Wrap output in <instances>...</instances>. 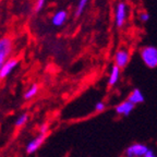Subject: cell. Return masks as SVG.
I'll return each mask as SVG.
<instances>
[{
	"mask_svg": "<svg viewBox=\"0 0 157 157\" xmlns=\"http://www.w3.org/2000/svg\"><path fill=\"white\" fill-rule=\"evenodd\" d=\"M130 60L131 52L125 47H121V48L117 49V52L113 55V64L117 66L118 68H120L121 70L124 69L128 64L130 63Z\"/></svg>",
	"mask_w": 157,
	"mask_h": 157,
	"instance_id": "cell-4",
	"label": "cell"
},
{
	"mask_svg": "<svg viewBox=\"0 0 157 157\" xmlns=\"http://www.w3.org/2000/svg\"><path fill=\"white\" fill-rule=\"evenodd\" d=\"M144 157H157V154L154 152V151L151 150V148H150V150H148V152H147L146 154H145Z\"/></svg>",
	"mask_w": 157,
	"mask_h": 157,
	"instance_id": "cell-19",
	"label": "cell"
},
{
	"mask_svg": "<svg viewBox=\"0 0 157 157\" xmlns=\"http://www.w3.org/2000/svg\"><path fill=\"white\" fill-rule=\"evenodd\" d=\"M88 2H90V0H78V5H76V7H75V11H74V17H81L84 11H85Z\"/></svg>",
	"mask_w": 157,
	"mask_h": 157,
	"instance_id": "cell-13",
	"label": "cell"
},
{
	"mask_svg": "<svg viewBox=\"0 0 157 157\" xmlns=\"http://www.w3.org/2000/svg\"><path fill=\"white\" fill-rule=\"evenodd\" d=\"M45 3H46V0H36V2H35V8H34V11L35 12H39V11H42L43 8H44Z\"/></svg>",
	"mask_w": 157,
	"mask_h": 157,
	"instance_id": "cell-17",
	"label": "cell"
},
{
	"mask_svg": "<svg viewBox=\"0 0 157 157\" xmlns=\"http://www.w3.org/2000/svg\"><path fill=\"white\" fill-rule=\"evenodd\" d=\"M137 19H139V21H140L141 23H147L150 21L151 15L147 11H140L139 14H137Z\"/></svg>",
	"mask_w": 157,
	"mask_h": 157,
	"instance_id": "cell-15",
	"label": "cell"
},
{
	"mask_svg": "<svg viewBox=\"0 0 157 157\" xmlns=\"http://www.w3.org/2000/svg\"><path fill=\"white\" fill-rule=\"evenodd\" d=\"M46 134H38L36 137H34L33 140H31L29 143L26 144L25 146V152L26 154L31 155V154H34L35 152L39 150V147L42 146L44 144V142L46 141Z\"/></svg>",
	"mask_w": 157,
	"mask_h": 157,
	"instance_id": "cell-6",
	"label": "cell"
},
{
	"mask_svg": "<svg viewBox=\"0 0 157 157\" xmlns=\"http://www.w3.org/2000/svg\"><path fill=\"white\" fill-rule=\"evenodd\" d=\"M106 108H107V105L104 101H98L97 103L95 104L94 106V109H95L96 113H104L106 110Z\"/></svg>",
	"mask_w": 157,
	"mask_h": 157,
	"instance_id": "cell-16",
	"label": "cell"
},
{
	"mask_svg": "<svg viewBox=\"0 0 157 157\" xmlns=\"http://www.w3.org/2000/svg\"><path fill=\"white\" fill-rule=\"evenodd\" d=\"M120 78H121V69L113 64L110 69L109 75H108V85L110 86V87L117 85L119 83V81H120Z\"/></svg>",
	"mask_w": 157,
	"mask_h": 157,
	"instance_id": "cell-11",
	"label": "cell"
},
{
	"mask_svg": "<svg viewBox=\"0 0 157 157\" xmlns=\"http://www.w3.org/2000/svg\"><path fill=\"white\" fill-rule=\"evenodd\" d=\"M19 64V59L17 58H10L1 68H0V80L8 78L10 74L14 71V69Z\"/></svg>",
	"mask_w": 157,
	"mask_h": 157,
	"instance_id": "cell-8",
	"label": "cell"
},
{
	"mask_svg": "<svg viewBox=\"0 0 157 157\" xmlns=\"http://www.w3.org/2000/svg\"><path fill=\"white\" fill-rule=\"evenodd\" d=\"M13 50L12 39L9 36H3L0 38V68L11 58Z\"/></svg>",
	"mask_w": 157,
	"mask_h": 157,
	"instance_id": "cell-3",
	"label": "cell"
},
{
	"mask_svg": "<svg viewBox=\"0 0 157 157\" xmlns=\"http://www.w3.org/2000/svg\"><path fill=\"white\" fill-rule=\"evenodd\" d=\"M48 130H49L48 123H43V124H40V125H39V128H38L39 134H46L47 135Z\"/></svg>",
	"mask_w": 157,
	"mask_h": 157,
	"instance_id": "cell-18",
	"label": "cell"
},
{
	"mask_svg": "<svg viewBox=\"0 0 157 157\" xmlns=\"http://www.w3.org/2000/svg\"><path fill=\"white\" fill-rule=\"evenodd\" d=\"M135 105H133L131 101H129L128 99L122 101L121 103L117 104L115 106V113L116 115L120 116V117H128L130 116L131 113L134 110Z\"/></svg>",
	"mask_w": 157,
	"mask_h": 157,
	"instance_id": "cell-7",
	"label": "cell"
},
{
	"mask_svg": "<svg viewBox=\"0 0 157 157\" xmlns=\"http://www.w3.org/2000/svg\"><path fill=\"white\" fill-rule=\"evenodd\" d=\"M129 7L123 0H119L113 8V24L117 29H122L128 21Z\"/></svg>",
	"mask_w": 157,
	"mask_h": 157,
	"instance_id": "cell-1",
	"label": "cell"
},
{
	"mask_svg": "<svg viewBox=\"0 0 157 157\" xmlns=\"http://www.w3.org/2000/svg\"><path fill=\"white\" fill-rule=\"evenodd\" d=\"M29 121V113H22V115H20L19 117L17 118V120L14 122V125L17 128H21L25 124V123Z\"/></svg>",
	"mask_w": 157,
	"mask_h": 157,
	"instance_id": "cell-14",
	"label": "cell"
},
{
	"mask_svg": "<svg viewBox=\"0 0 157 157\" xmlns=\"http://www.w3.org/2000/svg\"><path fill=\"white\" fill-rule=\"evenodd\" d=\"M67 20H68V11H67V10H63V9H60L52 14V23L54 26L60 27L67 22Z\"/></svg>",
	"mask_w": 157,
	"mask_h": 157,
	"instance_id": "cell-9",
	"label": "cell"
},
{
	"mask_svg": "<svg viewBox=\"0 0 157 157\" xmlns=\"http://www.w3.org/2000/svg\"><path fill=\"white\" fill-rule=\"evenodd\" d=\"M140 58L148 69L157 68V48L152 45H146L140 49Z\"/></svg>",
	"mask_w": 157,
	"mask_h": 157,
	"instance_id": "cell-2",
	"label": "cell"
},
{
	"mask_svg": "<svg viewBox=\"0 0 157 157\" xmlns=\"http://www.w3.org/2000/svg\"><path fill=\"white\" fill-rule=\"evenodd\" d=\"M128 101H131L133 105H140V104H143L145 101V97H144V94L143 92L141 91L140 88H133L132 91L130 92L129 96L127 98Z\"/></svg>",
	"mask_w": 157,
	"mask_h": 157,
	"instance_id": "cell-10",
	"label": "cell"
},
{
	"mask_svg": "<svg viewBox=\"0 0 157 157\" xmlns=\"http://www.w3.org/2000/svg\"><path fill=\"white\" fill-rule=\"evenodd\" d=\"M38 92H39V86L37 85V84H33L32 86H29L26 91H25L24 95H23V98H24L25 101L32 99L33 97H35V96L38 94Z\"/></svg>",
	"mask_w": 157,
	"mask_h": 157,
	"instance_id": "cell-12",
	"label": "cell"
},
{
	"mask_svg": "<svg viewBox=\"0 0 157 157\" xmlns=\"http://www.w3.org/2000/svg\"><path fill=\"white\" fill-rule=\"evenodd\" d=\"M150 147L144 143H132L125 148L124 156L125 157H144L145 154L148 152Z\"/></svg>",
	"mask_w": 157,
	"mask_h": 157,
	"instance_id": "cell-5",
	"label": "cell"
}]
</instances>
